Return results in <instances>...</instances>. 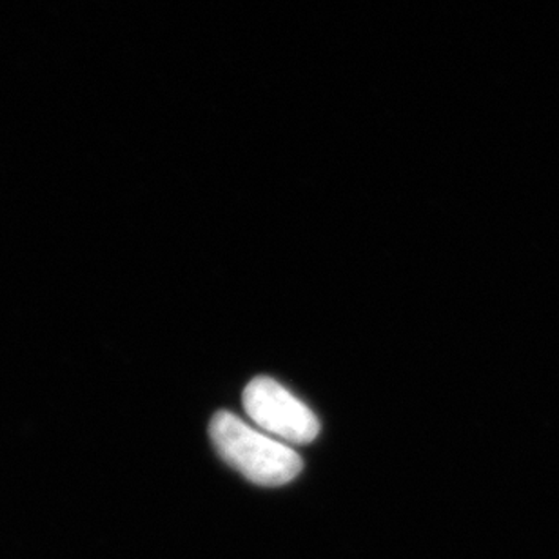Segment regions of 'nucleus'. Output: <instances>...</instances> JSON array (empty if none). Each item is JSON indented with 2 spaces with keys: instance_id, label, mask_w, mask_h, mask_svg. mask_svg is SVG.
<instances>
[{
  "instance_id": "nucleus-1",
  "label": "nucleus",
  "mask_w": 559,
  "mask_h": 559,
  "mask_svg": "<svg viewBox=\"0 0 559 559\" xmlns=\"http://www.w3.org/2000/svg\"><path fill=\"white\" fill-rule=\"evenodd\" d=\"M210 436L222 460L253 484H289L304 467L301 457L290 447L262 435L227 411L213 416Z\"/></svg>"
},
{
  "instance_id": "nucleus-2",
  "label": "nucleus",
  "mask_w": 559,
  "mask_h": 559,
  "mask_svg": "<svg viewBox=\"0 0 559 559\" xmlns=\"http://www.w3.org/2000/svg\"><path fill=\"white\" fill-rule=\"evenodd\" d=\"M243 409L260 429L289 443L306 445L320 432L314 413L273 378H254L248 383Z\"/></svg>"
}]
</instances>
